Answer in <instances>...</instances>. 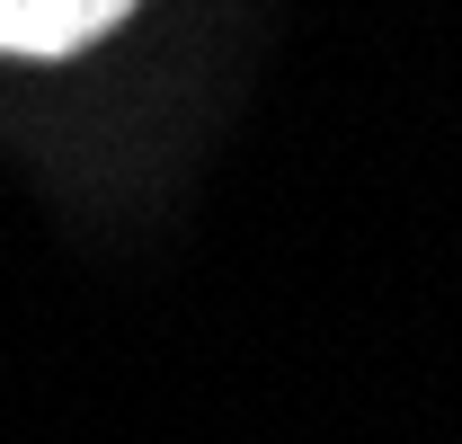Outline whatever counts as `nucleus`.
Returning <instances> with one entry per match:
<instances>
[{
    "label": "nucleus",
    "instance_id": "obj_1",
    "mask_svg": "<svg viewBox=\"0 0 462 444\" xmlns=\"http://www.w3.org/2000/svg\"><path fill=\"white\" fill-rule=\"evenodd\" d=\"M134 0H0V54H27V62H54L98 45Z\"/></svg>",
    "mask_w": 462,
    "mask_h": 444
}]
</instances>
